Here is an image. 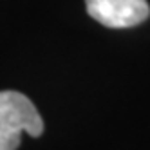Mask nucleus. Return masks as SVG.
Instances as JSON below:
<instances>
[{"label":"nucleus","mask_w":150,"mask_h":150,"mask_svg":"<svg viewBox=\"0 0 150 150\" xmlns=\"http://www.w3.org/2000/svg\"><path fill=\"white\" fill-rule=\"evenodd\" d=\"M44 132V120L25 94L0 91V150H16L22 134L38 137Z\"/></svg>","instance_id":"f257e3e1"},{"label":"nucleus","mask_w":150,"mask_h":150,"mask_svg":"<svg viewBox=\"0 0 150 150\" xmlns=\"http://www.w3.org/2000/svg\"><path fill=\"white\" fill-rule=\"evenodd\" d=\"M85 6L91 18L110 29L134 27L150 15L146 0H85Z\"/></svg>","instance_id":"f03ea898"}]
</instances>
